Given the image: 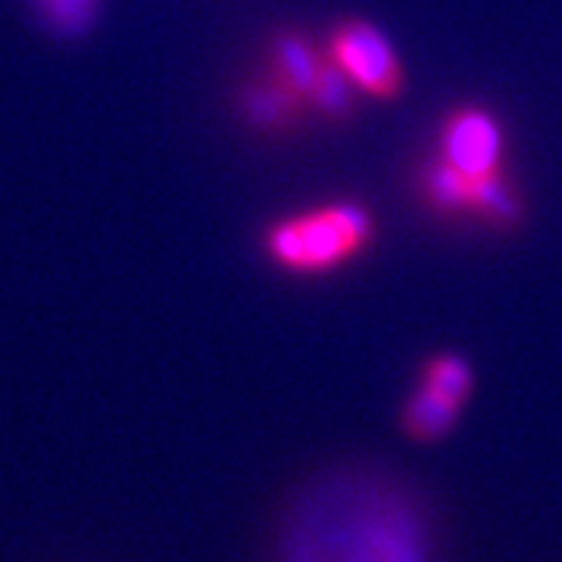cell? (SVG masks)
<instances>
[{"label": "cell", "instance_id": "obj_1", "mask_svg": "<svg viewBox=\"0 0 562 562\" xmlns=\"http://www.w3.org/2000/svg\"><path fill=\"white\" fill-rule=\"evenodd\" d=\"M288 562H431L428 519L391 475L325 472L297 503Z\"/></svg>", "mask_w": 562, "mask_h": 562}, {"label": "cell", "instance_id": "obj_6", "mask_svg": "<svg viewBox=\"0 0 562 562\" xmlns=\"http://www.w3.org/2000/svg\"><path fill=\"white\" fill-rule=\"evenodd\" d=\"M457 403H450L441 394L428 391V387H416L401 409V428L406 438L419 443H435L447 438L453 431V425L460 419Z\"/></svg>", "mask_w": 562, "mask_h": 562}, {"label": "cell", "instance_id": "obj_5", "mask_svg": "<svg viewBox=\"0 0 562 562\" xmlns=\"http://www.w3.org/2000/svg\"><path fill=\"white\" fill-rule=\"evenodd\" d=\"M322 66H325V54L301 32H279L272 38L269 76L281 81L288 91H294L303 101H310V91L319 79Z\"/></svg>", "mask_w": 562, "mask_h": 562}, {"label": "cell", "instance_id": "obj_2", "mask_svg": "<svg viewBox=\"0 0 562 562\" xmlns=\"http://www.w3.org/2000/svg\"><path fill=\"white\" fill-rule=\"evenodd\" d=\"M372 238V216L360 203H331L279 222L266 235V250L291 272H325L357 257Z\"/></svg>", "mask_w": 562, "mask_h": 562}, {"label": "cell", "instance_id": "obj_9", "mask_svg": "<svg viewBox=\"0 0 562 562\" xmlns=\"http://www.w3.org/2000/svg\"><path fill=\"white\" fill-rule=\"evenodd\" d=\"M472 188H475V179H465L443 160L431 162L422 179L425 198L441 213H472Z\"/></svg>", "mask_w": 562, "mask_h": 562}, {"label": "cell", "instance_id": "obj_8", "mask_svg": "<svg viewBox=\"0 0 562 562\" xmlns=\"http://www.w3.org/2000/svg\"><path fill=\"white\" fill-rule=\"evenodd\" d=\"M419 384L447 397L450 403H457V406H465L472 391H475V375H472L469 362L457 353H438V357L425 360Z\"/></svg>", "mask_w": 562, "mask_h": 562}, {"label": "cell", "instance_id": "obj_11", "mask_svg": "<svg viewBox=\"0 0 562 562\" xmlns=\"http://www.w3.org/2000/svg\"><path fill=\"white\" fill-rule=\"evenodd\" d=\"M472 213H479L482 220L494 222V225H513V222L522 220V201L513 191V184L503 179V169L494 176L475 179Z\"/></svg>", "mask_w": 562, "mask_h": 562}, {"label": "cell", "instance_id": "obj_10", "mask_svg": "<svg viewBox=\"0 0 562 562\" xmlns=\"http://www.w3.org/2000/svg\"><path fill=\"white\" fill-rule=\"evenodd\" d=\"M357 91L360 88L347 79V72H344L341 66L331 57H325V66H322L319 79L313 85L306 103H313L316 113L328 116V120H347L353 113V106H357Z\"/></svg>", "mask_w": 562, "mask_h": 562}, {"label": "cell", "instance_id": "obj_12", "mask_svg": "<svg viewBox=\"0 0 562 562\" xmlns=\"http://www.w3.org/2000/svg\"><path fill=\"white\" fill-rule=\"evenodd\" d=\"M54 3H69V7H79V3H91V0H54Z\"/></svg>", "mask_w": 562, "mask_h": 562}, {"label": "cell", "instance_id": "obj_4", "mask_svg": "<svg viewBox=\"0 0 562 562\" xmlns=\"http://www.w3.org/2000/svg\"><path fill=\"white\" fill-rule=\"evenodd\" d=\"M441 160L465 179H484L501 172L503 132L494 116L475 106H462L447 116L441 132Z\"/></svg>", "mask_w": 562, "mask_h": 562}, {"label": "cell", "instance_id": "obj_7", "mask_svg": "<svg viewBox=\"0 0 562 562\" xmlns=\"http://www.w3.org/2000/svg\"><path fill=\"white\" fill-rule=\"evenodd\" d=\"M244 116L254 122L257 128H284L291 122H297L303 110V98H297L294 91H288L281 81L272 76L262 81H254L244 91Z\"/></svg>", "mask_w": 562, "mask_h": 562}, {"label": "cell", "instance_id": "obj_3", "mask_svg": "<svg viewBox=\"0 0 562 562\" xmlns=\"http://www.w3.org/2000/svg\"><path fill=\"white\" fill-rule=\"evenodd\" d=\"M328 57L338 63L347 72V79L369 98L394 101L403 91L401 60L391 41L382 35V29H375L372 22H341L328 38Z\"/></svg>", "mask_w": 562, "mask_h": 562}]
</instances>
